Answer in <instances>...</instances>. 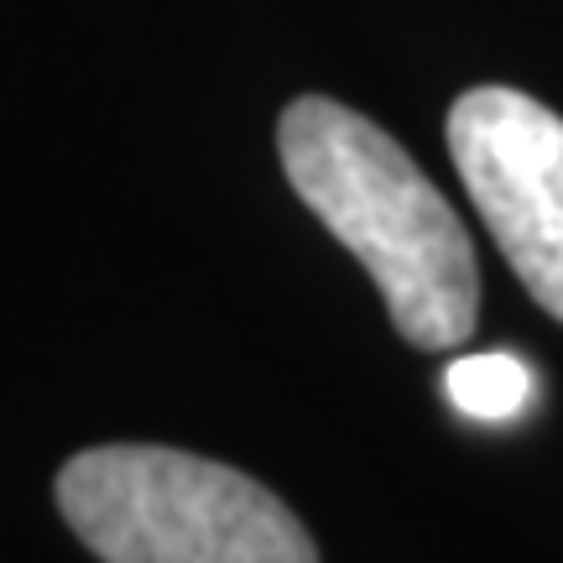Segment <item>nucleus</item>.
Listing matches in <instances>:
<instances>
[{"label":"nucleus","instance_id":"1","mask_svg":"<svg viewBox=\"0 0 563 563\" xmlns=\"http://www.w3.org/2000/svg\"><path fill=\"white\" fill-rule=\"evenodd\" d=\"M277 152L298 199L382 287L397 334L460 350L481 319V266L433 178L361 110L302 95L282 110Z\"/></svg>","mask_w":563,"mask_h":563},{"label":"nucleus","instance_id":"2","mask_svg":"<svg viewBox=\"0 0 563 563\" xmlns=\"http://www.w3.org/2000/svg\"><path fill=\"white\" fill-rule=\"evenodd\" d=\"M58 511L100 563H319L262 481L162 443H104L58 470Z\"/></svg>","mask_w":563,"mask_h":563},{"label":"nucleus","instance_id":"3","mask_svg":"<svg viewBox=\"0 0 563 563\" xmlns=\"http://www.w3.org/2000/svg\"><path fill=\"white\" fill-rule=\"evenodd\" d=\"M449 157L517 282L563 323V115L506 84L464 89Z\"/></svg>","mask_w":563,"mask_h":563},{"label":"nucleus","instance_id":"4","mask_svg":"<svg viewBox=\"0 0 563 563\" xmlns=\"http://www.w3.org/2000/svg\"><path fill=\"white\" fill-rule=\"evenodd\" d=\"M443 391L475 422H511L532 407L538 376L532 365L517 361L511 350H485V355H460L443 371Z\"/></svg>","mask_w":563,"mask_h":563}]
</instances>
